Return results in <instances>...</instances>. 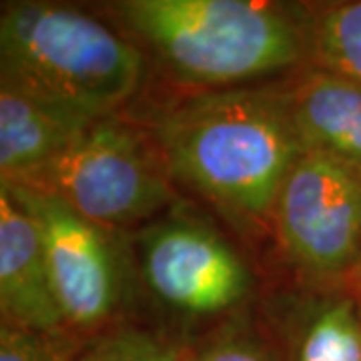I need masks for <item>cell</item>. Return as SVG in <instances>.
<instances>
[{"label":"cell","mask_w":361,"mask_h":361,"mask_svg":"<svg viewBox=\"0 0 361 361\" xmlns=\"http://www.w3.org/2000/svg\"><path fill=\"white\" fill-rule=\"evenodd\" d=\"M173 179L247 219L273 215L287 175L305 153L287 94L219 90L185 101L157 127Z\"/></svg>","instance_id":"6da1fadb"},{"label":"cell","mask_w":361,"mask_h":361,"mask_svg":"<svg viewBox=\"0 0 361 361\" xmlns=\"http://www.w3.org/2000/svg\"><path fill=\"white\" fill-rule=\"evenodd\" d=\"M0 85L97 118L133 97L141 52L94 16L49 2L4 4Z\"/></svg>","instance_id":"7a4b0ae2"},{"label":"cell","mask_w":361,"mask_h":361,"mask_svg":"<svg viewBox=\"0 0 361 361\" xmlns=\"http://www.w3.org/2000/svg\"><path fill=\"white\" fill-rule=\"evenodd\" d=\"M129 30L180 80L227 87L295 65L299 26L277 6L247 0H129Z\"/></svg>","instance_id":"3957f363"},{"label":"cell","mask_w":361,"mask_h":361,"mask_svg":"<svg viewBox=\"0 0 361 361\" xmlns=\"http://www.w3.org/2000/svg\"><path fill=\"white\" fill-rule=\"evenodd\" d=\"M14 183L61 199L101 227L149 219L173 199L141 137L111 116L99 118L61 155Z\"/></svg>","instance_id":"277c9868"},{"label":"cell","mask_w":361,"mask_h":361,"mask_svg":"<svg viewBox=\"0 0 361 361\" xmlns=\"http://www.w3.org/2000/svg\"><path fill=\"white\" fill-rule=\"evenodd\" d=\"M273 219L297 263L322 275L345 271L361 245V169L305 151L285 179Z\"/></svg>","instance_id":"5b68a950"},{"label":"cell","mask_w":361,"mask_h":361,"mask_svg":"<svg viewBox=\"0 0 361 361\" xmlns=\"http://www.w3.org/2000/svg\"><path fill=\"white\" fill-rule=\"evenodd\" d=\"M139 255L151 293L185 317H217L237 307L251 287L239 253L197 219L173 215L149 225Z\"/></svg>","instance_id":"8992f818"},{"label":"cell","mask_w":361,"mask_h":361,"mask_svg":"<svg viewBox=\"0 0 361 361\" xmlns=\"http://www.w3.org/2000/svg\"><path fill=\"white\" fill-rule=\"evenodd\" d=\"M39 229L54 295L68 329H94L111 319L121 299V271L104 227L52 195L2 180Z\"/></svg>","instance_id":"52a82bcc"},{"label":"cell","mask_w":361,"mask_h":361,"mask_svg":"<svg viewBox=\"0 0 361 361\" xmlns=\"http://www.w3.org/2000/svg\"><path fill=\"white\" fill-rule=\"evenodd\" d=\"M0 310L2 325L61 341L68 331L54 295L39 229L0 185Z\"/></svg>","instance_id":"ba28073f"},{"label":"cell","mask_w":361,"mask_h":361,"mask_svg":"<svg viewBox=\"0 0 361 361\" xmlns=\"http://www.w3.org/2000/svg\"><path fill=\"white\" fill-rule=\"evenodd\" d=\"M99 118L0 85V173L16 180L47 165Z\"/></svg>","instance_id":"9c48e42d"},{"label":"cell","mask_w":361,"mask_h":361,"mask_svg":"<svg viewBox=\"0 0 361 361\" xmlns=\"http://www.w3.org/2000/svg\"><path fill=\"white\" fill-rule=\"evenodd\" d=\"M305 151L325 153L361 169V85L315 68L287 92Z\"/></svg>","instance_id":"30bf717a"},{"label":"cell","mask_w":361,"mask_h":361,"mask_svg":"<svg viewBox=\"0 0 361 361\" xmlns=\"http://www.w3.org/2000/svg\"><path fill=\"white\" fill-rule=\"evenodd\" d=\"M293 361H361V319L353 303L336 301L313 315Z\"/></svg>","instance_id":"8fae6325"},{"label":"cell","mask_w":361,"mask_h":361,"mask_svg":"<svg viewBox=\"0 0 361 361\" xmlns=\"http://www.w3.org/2000/svg\"><path fill=\"white\" fill-rule=\"evenodd\" d=\"M313 52L319 68L361 85V0L331 6L317 18Z\"/></svg>","instance_id":"7c38bea8"},{"label":"cell","mask_w":361,"mask_h":361,"mask_svg":"<svg viewBox=\"0 0 361 361\" xmlns=\"http://www.w3.org/2000/svg\"><path fill=\"white\" fill-rule=\"evenodd\" d=\"M175 348L177 361H283L265 337L237 322L223 323Z\"/></svg>","instance_id":"4fadbf2b"},{"label":"cell","mask_w":361,"mask_h":361,"mask_svg":"<svg viewBox=\"0 0 361 361\" xmlns=\"http://www.w3.org/2000/svg\"><path fill=\"white\" fill-rule=\"evenodd\" d=\"M73 361H177V348L137 327H116L90 337Z\"/></svg>","instance_id":"5bb4252c"},{"label":"cell","mask_w":361,"mask_h":361,"mask_svg":"<svg viewBox=\"0 0 361 361\" xmlns=\"http://www.w3.org/2000/svg\"><path fill=\"white\" fill-rule=\"evenodd\" d=\"M0 361H73L61 341L2 325Z\"/></svg>","instance_id":"9a60e30c"}]
</instances>
